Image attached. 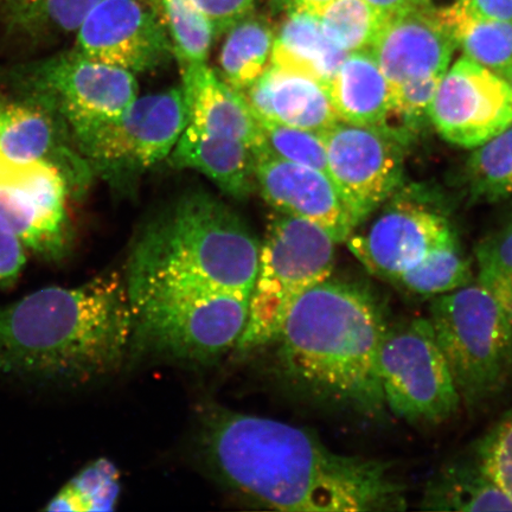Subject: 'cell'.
<instances>
[{
	"mask_svg": "<svg viewBox=\"0 0 512 512\" xmlns=\"http://www.w3.org/2000/svg\"><path fill=\"white\" fill-rule=\"evenodd\" d=\"M421 509L434 511H512V499L475 463L448 465L427 484Z\"/></svg>",
	"mask_w": 512,
	"mask_h": 512,
	"instance_id": "cell-23",
	"label": "cell"
},
{
	"mask_svg": "<svg viewBox=\"0 0 512 512\" xmlns=\"http://www.w3.org/2000/svg\"><path fill=\"white\" fill-rule=\"evenodd\" d=\"M388 326L368 287L330 277L291 307L272 344L275 368L304 399L371 418L387 408L379 352Z\"/></svg>",
	"mask_w": 512,
	"mask_h": 512,
	"instance_id": "cell-4",
	"label": "cell"
},
{
	"mask_svg": "<svg viewBox=\"0 0 512 512\" xmlns=\"http://www.w3.org/2000/svg\"><path fill=\"white\" fill-rule=\"evenodd\" d=\"M478 460L492 480L512 499V412L479 446Z\"/></svg>",
	"mask_w": 512,
	"mask_h": 512,
	"instance_id": "cell-33",
	"label": "cell"
},
{
	"mask_svg": "<svg viewBox=\"0 0 512 512\" xmlns=\"http://www.w3.org/2000/svg\"><path fill=\"white\" fill-rule=\"evenodd\" d=\"M472 283L470 262L460 253L458 241L435 249L419 266L395 281L409 293L437 297Z\"/></svg>",
	"mask_w": 512,
	"mask_h": 512,
	"instance_id": "cell-31",
	"label": "cell"
},
{
	"mask_svg": "<svg viewBox=\"0 0 512 512\" xmlns=\"http://www.w3.org/2000/svg\"><path fill=\"white\" fill-rule=\"evenodd\" d=\"M345 242L369 273L394 284L457 236L437 211L403 198L387 204L366 228L352 230Z\"/></svg>",
	"mask_w": 512,
	"mask_h": 512,
	"instance_id": "cell-12",
	"label": "cell"
},
{
	"mask_svg": "<svg viewBox=\"0 0 512 512\" xmlns=\"http://www.w3.org/2000/svg\"><path fill=\"white\" fill-rule=\"evenodd\" d=\"M169 157L174 168L202 172L236 200H245L256 187V153L240 140L188 124Z\"/></svg>",
	"mask_w": 512,
	"mask_h": 512,
	"instance_id": "cell-20",
	"label": "cell"
},
{
	"mask_svg": "<svg viewBox=\"0 0 512 512\" xmlns=\"http://www.w3.org/2000/svg\"><path fill=\"white\" fill-rule=\"evenodd\" d=\"M504 79L508 81L510 87L512 88V68L509 70L508 74L504 76Z\"/></svg>",
	"mask_w": 512,
	"mask_h": 512,
	"instance_id": "cell-41",
	"label": "cell"
},
{
	"mask_svg": "<svg viewBox=\"0 0 512 512\" xmlns=\"http://www.w3.org/2000/svg\"><path fill=\"white\" fill-rule=\"evenodd\" d=\"M260 242L226 203L187 192L146 223L125 279L130 354L202 364L238 344L248 319Z\"/></svg>",
	"mask_w": 512,
	"mask_h": 512,
	"instance_id": "cell-1",
	"label": "cell"
},
{
	"mask_svg": "<svg viewBox=\"0 0 512 512\" xmlns=\"http://www.w3.org/2000/svg\"><path fill=\"white\" fill-rule=\"evenodd\" d=\"M27 249L3 217H0V288L14 286L27 262Z\"/></svg>",
	"mask_w": 512,
	"mask_h": 512,
	"instance_id": "cell-37",
	"label": "cell"
},
{
	"mask_svg": "<svg viewBox=\"0 0 512 512\" xmlns=\"http://www.w3.org/2000/svg\"><path fill=\"white\" fill-rule=\"evenodd\" d=\"M312 15L325 36L345 53L368 50L387 21L366 0H330Z\"/></svg>",
	"mask_w": 512,
	"mask_h": 512,
	"instance_id": "cell-28",
	"label": "cell"
},
{
	"mask_svg": "<svg viewBox=\"0 0 512 512\" xmlns=\"http://www.w3.org/2000/svg\"><path fill=\"white\" fill-rule=\"evenodd\" d=\"M149 3L168 32L182 73L207 64L215 35L194 0H149Z\"/></svg>",
	"mask_w": 512,
	"mask_h": 512,
	"instance_id": "cell-27",
	"label": "cell"
},
{
	"mask_svg": "<svg viewBox=\"0 0 512 512\" xmlns=\"http://www.w3.org/2000/svg\"><path fill=\"white\" fill-rule=\"evenodd\" d=\"M272 2L275 9L285 11L286 14L306 12L312 15L330 0H272Z\"/></svg>",
	"mask_w": 512,
	"mask_h": 512,
	"instance_id": "cell-40",
	"label": "cell"
},
{
	"mask_svg": "<svg viewBox=\"0 0 512 512\" xmlns=\"http://www.w3.org/2000/svg\"><path fill=\"white\" fill-rule=\"evenodd\" d=\"M328 88L339 120L387 126L393 108V86L370 49L345 56Z\"/></svg>",
	"mask_w": 512,
	"mask_h": 512,
	"instance_id": "cell-21",
	"label": "cell"
},
{
	"mask_svg": "<svg viewBox=\"0 0 512 512\" xmlns=\"http://www.w3.org/2000/svg\"><path fill=\"white\" fill-rule=\"evenodd\" d=\"M243 95L255 118L264 123L320 134L339 121L328 86L272 64Z\"/></svg>",
	"mask_w": 512,
	"mask_h": 512,
	"instance_id": "cell-18",
	"label": "cell"
},
{
	"mask_svg": "<svg viewBox=\"0 0 512 512\" xmlns=\"http://www.w3.org/2000/svg\"><path fill=\"white\" fill-rule=\"evenodd\" d=\"M463 4L473 17L512 23V0H465Z\"/></svg>",
	"mask_w": 512,
	"mask_h": 512,
	"instance_id": "cell-38",
	"label": "cell"
},
{
	"mask_svg": "<svg viewBox=\"0 0 512 512\" xmlns=\"http://www.w3.org/2000/svg\"><path fill=\"white\" fill-rule=\"evenodd\" d=\"M422 3H424L426 6H428V0H422Z\"/></svg>",
	"mask_w": 512,
	"mask_h": 512,
	"instance_id": "cell-42",
	"label": "cell"
},
{
	"mask_svg": "<svg viewBox=\"0 0 512 512\" xmlns=\"http://www.w3.org/2000/svg\"><path fill=\"white\" fill-rule=\"evenodd\" d=\"M70 134L50 107L32 98L0 104V155L15 162L53 163L66 174L72 188L85 184L86 160L67 143Z\"/></svg>",
	"mask_w": 512,
	"mask_h": 512,
	"instance_id": "cell-17",
	"label": "cell"
},
{
	"mask_svg": "<svg viewBox=\"0 0 512 512\" xmlns=\"http://www.w3.org/2000/svg\"><path fill=\"white\" fill-rule=\"evenodd\" d=\"M348 54L325 36L316 16L292 12L275 35L270 64L329 86Z\"/></svg>",
	"mask_w": 512,
	"mask_h": 512,
	"instance_id": "cell-22",
	"label": "cell"
},
{
	"mask_svg": "<svg viewBox=\"0 0 512 512\" xmlns=\"http://www.w3.org/2000/svg\"><path fill=\"white\" fill-rule=\"evenodd\" d=\"M428 117L447 142L473 149L512 125V88L463 56L441 79Z\"/></svg>",
	"mask_w": 512,
	"mask_h": 512,
	"instance_id": "cell-13",
	"label": "cell"
},
{
	"mask_svg": "<svg viewBox=\"0 0 512 512\" xmlns=\"http://www.w3.org/2000/svg\"><path fill=\"white\" fill-rule=\"evenodd\" d=\"M76 50L132 74L152 72L175 57L168 32L145 0H102L81 24Z\"/></svg>",
	"mask_w": 512,
	"mask_h": 512,
	"instance_id": "cell-14",
	"label": "cell"
},
{
	"mask_svg": "<svg viewBox=\"0 0 512 512\" xmlns=\"http://www.w3.org/2000/svg\"><path fill=\"white\" fill-rule=\"evenodd\" d=\"M256 185L279 213L318 224L338 243L348 240L354 222L331 179L316 169L266 151L256 157Z\"/></svg>",
	"mask_w": 512,
	"mask_h": 512,
	"instance_id": "cell-16",
	"label": "cell"
},
{
	"mask_svg": "<svg viewBox=\"0 0 512 512\" xmlns=\"http://www.w3.org/2000/svg\"><path fill=\"white\" fill-rule=\"evenodd\" d=\"M441 79L443 76H433V78L408 81L398 86L392 85L393 108L390 117L396 115L407 125L418 123L424 115H428Z\"/></svg>",
	"mask_w": 512,
	"mask_h": 512,
	"instance_id": "cell-34",
	"label": "cell"
},
{
	"mask_svg": "<svg viewBox=\"0 0 512 512\" xmlns=\"http://www.w3.org/2000/svg\"><path fill=\"white\" fill-rule=\"evenodd\" d=\"M319 136L325 145L330 179L356 228L402 183L401 136L387 127L342 120Z\"/></svg>",
	"mask_w": 512,
	"mask_h": 512,
	"instance_id": "cell-10",
	"label": "cell"
},
{
	"mask_svg": "<svg viewBox=\"0 0 512 512\" xmlns=\"http://www.w3.org/2000/svg\"><path fill=\"white\" fill-rule=\"evenodd\" d=\"M189 124L183 87L149 94L120 118L72 137L89 168L113 183H124L169 157Z\"/></svg>",
	"mask_w": 512,
	"mask_h": 512,
	"instance_id": "cell-8",
	"label": "cell"
},
{
	"mask_svg": "<svg viewBox=\"0 0 512 512\" xmlns=\"http://www.w3.org/2000/svg\"><path fill=\"white\" fill-rule=\"evenodd\" d=\"M366 2L386 19L426 6L422 0H366Z\"/></svg>",
	"mask_w": 512,
	"mask_h": 512,
	"instance_id": "cell-39",
	"label": "cell"
},
{
	"mask_svg": "<svg viewBox=\"0 0 512 512\" xmlns=\"http://www.w3.org/2000/svg\"><path fill=\"white\" fill-rule=\"evenodd\" d=\"M479 275L512 274V223L477 248Z\"/></svg>",
	"mask_w": 512,
	"mask_h": 512,
	"instance_id": "cell-35",
	"label": "cell"
},
{
	"mask_svg": "<svg viewBox=\"0 0 512 512\" xmlns=\"http://www.w3.org/2000/svg\"><path fill=\"white\" fill-rule=\"evenodd\" d=\"M226 34L220 55L221 79L243 93L270 66L275 32L265 19L249 15Z\"/></svg>",
	"mask_w": 512,
	"mask_h": 512,
	"instance_id": "cell-25",
	"label": "cell"
},
{
	"mask_svg": "<svg viewBox=\"0 0 512 512\" xmlns=\"http://www.w3.org/2000/svg\"><path fill=\"white\" fill-rule=\"evenodd\" d=\"M202 446L224 483L275 510L407 508L405 488L388 463L336 453L285 422L215 409L204 420Z\"/></svg>",
	"mask_w": 512,
	"mask_h": 512,
	"instance_id": "cell-2",
	"label": "cell"
},
{
	"mask_svg": "<svg viewBox=\"0 0 512 512\" xmlns=\"http://www.w3.org/2000/svg\"><path fill=\"white\" fill-rule=\"evenodd\" d=\"M435 10L451 28L464 57L504 79L512 68V23L473 17L463 2Z\"/></svg>",
	"mask_w": 512,
	"mask_h": 512,
	"instance_id": "cell-24",
	"label": "cell"
},
{
	"mask_svg": "<svg viewBox=\"0 0 512 512\" xmlns=\"http://www.w3.org/2000/svg\"><path fill=\"white\" fill-rule=\"evenodd\" d=\"M120 496V475L110 460L89 464L57 492L44 510L112 511Z\"/></svg>",
	"mask_w": 512,
	"mask_h": 512,
	"instance_id": "cell-29",
	"label": "cell"
},
{
	"mask_svg": "<svg viewBox=\"0 0 512 512\" xmlns=\"http://www.w3.org/2000/svg\"><path fill=\"white\" fill-rule=\"evenodd\" d=\"M430 322L460 399L494 398L512 374V328L483 285L470 283L434 298Z\"/></svg>",
	"mask_w": 512,
	"mask_h": 512,
	"instance_id": "cell-6",
	"label": "cell"
},
{
	"mask_svg": "<svg viewBox=\"0 0 512 512\" xmlns=\"http://www.w3.org/2000/svg\"><path fill=\"white\" fill-rule=\"evenodd\" d=\"M259 123L265 136L264 151L288 162L309 166L330 178L325 145L318 133L264 121Z\"/></svg>",
	"mask_w": 512,
	"mask_h": 512,
	"instance_id": "cell-32",
	"label": "cell"
},
{
	"mask_svg": "<svg viewBox=\"0 0 512 512\" xmlns=\"http://www.w3.org/2000/svg\"><path fill=\"white\" fill-rule=\"evenodd\" d=\"M25 95L62 119L70 138L124 115L138 99V82L125 69L89 59L78 50L25 68Z\"/></svg>",
	"mask_w": 512,
	"mask_h": 512,
	"instance_id": "cell-9",
	"label": "cell"
},
{
	"mask_svg": "<svg viewBox=\"0 0 512 512\" xmlns=\"http://www.w3.org/2000/svg\"><path fill=\"white\" fill-rule=\"evenodd\" d=\"M182 76L189 124L215 136L240 140L256 157L265 150L264 131L243 93L217 78L207 64L184 70Z\"/></svg>",
	"mask_w": 512,
	"mask_h": 512,
	"instance_id": "cell-19",
	"label": "cell"
},
{
	"mask_svg": "<svg viewBox=\"0 0 512 512\" xmlns=\"http://www.w3.org/2000/svg\"><path fill=\"white\" fill-rule=\"evenodd\" d=\"M337 245L315 222L279 211L271 216L236 352L247 355L273 344L297 299L331 277Z\"/></svg>",
	"mask_w": 512,
	"mask_h": 512,
	"instance_id": "cell-5",
	"label": "cell"
},
{
	"mask_svg": "<svg viewBox=\"0 0 512 512\" xmlns=\"http://www.w3.org/2000/svg\"><path fill=\"white\" fill-rule=\"evenodd\" d=\"M457 42L448 24L431 6L388 18L370 51L393 86L444 76Z\"/></svg>",
	"mask_w": 512,
	"mask_h": 512,
	"instance_id": "cell-15",
	"label": "cell"
},
{
	"mask_svg": "<svg viewBox=\"0 0 512 512\" xmlns=\"http://www.w3.org/2000/svg\"><path fill=\"white\" fill-rule=\"evenodd\" d=\"M102 0H6L12 29L29 38H51L78 31Z\"/></svg>",
	"mask_w": 512,
	"mask_h": 512,
	"instance_id": "cell-26",
	"label": "cell"
},
{
	"mask_svg": "<svg viewBox=\"0 0 512 512\" xmlns=\"http://www.w3.org/2000/svg\"><path fill=\"white\" fill-rule=\"evenodd\" d=\"M70 189L68 177L53 163L15 162L0 155V217L38 258L59 261L67 255Z\"/></svg>",
	"mask_w": 512,
	"mask_h": 512,
	"instance_id": "cell-11",
	"label": "cell"
},
{
	"mask_svg": "<svg viewBox=\"0 0 512 512\" xmlns=\"http://www.w3.org/2000/svg\"><path fill=\"white\" fill-rule=\"evenodd\" d=\"M194 3L207 17L217 37L252 15L256 0H194Z\"/></svg>",
	"mask_w": 512,
	"mask_h": 512,
	"instance_id": "cell-36",
	"label": "cell"
},
{
	"mask_svg": "<svg viewBox=\"0 0 512 512\" xmlns=\"http://www.w3.org/2000/svg\"><path fill=\"white\" fill-rule=\"evenodd\" d=\"M466 175L475 200L496 202L512 194V125L477 146Z\"/></svg>",
	"mask_w": 512,
	"mask_h": 512,
	"instance_id": "cell-30",
	"label": "cell"
},
{
	"mask_svg": "<svg viewBox=\"0 0 512 512\" xmlns=\"http://www.w3.org/2000/svg\"><path fill=\"white\" fill-rule=\"evenodd\" d=\"M379 374L386 407L412 424H440L462 402L428 318L389 324L379 352Z\"/></svg>",
	"mask_w": 512,
	"mask_h": 512,
	"instance_id": "cell-7",
	"label": "cell"
},
{
	"mask_svg": "<svg viewBox=\"0 0 512 512\" xmlns=\"http://www.w3.org/2000/svg\"><path fill=\"white\" fill-rule=\"evenodd\" d=\"M125 279L98 275L51 286L0 306V374L55 386H81L114 373L131 349Z\"/></svg>",
	"mask_w": 512,
	"mask_h": 512,
	"instance_id": "cell-3",
	"label": "cell"
}]
</instances>
